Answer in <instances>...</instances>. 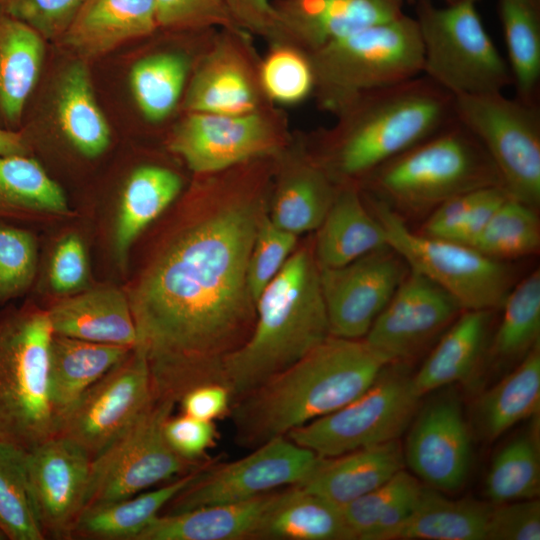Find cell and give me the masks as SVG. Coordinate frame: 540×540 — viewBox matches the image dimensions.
Instances as JSON below:
<instances>
[{
  "mask_svg": "<svg viewBox=\"0 0 540 540\" xmlns=\"http://www.w3.org/2000/svg\"><path fill=\"white\" fill-rule=\"evenodd\" d=\"M236 167L223 171V178L215 173L203 207L129 298L135 347L146 358L157 398L179 403L190 389L219 383L224 360L253 329L247 268L268 211L269 181L263 171L237 173Z\"/></svg>",
  "mask_w": 540,
  "mask_h": 540,
  "instance_id": "1",
  "label": "cell"
},
{
  "mask_svg": "<svg viewBox=\"0 0 540 540\" xmlns=\"http://www.w3.org/2000/svg\"><path fill=\"white\" fill-rule=\"evenodd\" d=\"M386 364L364 339L330 335L231 403L237 443L257 448L340 409L366 391Z\"/></svg>",
  "mask_w": 540,
  "mask_h": 540,
  "instance_id": "2",
  "label": "cell"
},
{
  "mask_svg": "<svg viewBox=\"0 0 540 540\" xmlns=\"http://www.w3.org/2000/svg\"><path fill=\"white\" fill-rule=\"evenodd\" d=\"M337 116L315 156L338 184H359L456 121L454 96L423 74L367 93Z\"/></svg>",
  "mask_w": 540,
  "mask_h": 540,
  "instance_id": "3",
  "label": "cell"
},
{
  "mask_svg": "<svg viewBox=\"0 0 540 540\" xmlns=\"http://www.w3.org/2000/svg\"><path fill=\"white\" fill-rule=\"evenodd\" d=\"M246 341L223 362L231 403L288 368L330 336L313 246L296 248L255 303Z\"/></svg>",
  "mask_w": 540,
  "mask_h": 540,
  "instance_id": "4",
  "label": "cell"
},
{
  "mask_svg": "<svg viewBox=\"0 0 540 540\" xmlns=\"http://www.w3.org/2000/svg\"><path fill=\"white\" fill-rule=\"evenodd\" d=\"M396 212L432 211L457 195L501 185L495 166L457 119L389 160L359 184Z\"/></svg>",
  "mask_w": 540,
  "mask_h": 540,
  "instance_id": "5",
  "label": "cell"
},
{
  "mask_svg": "<svg viewBox=\"0 0 540 540\" xmlns=\"http://www.w3.org/2000/svg\"><path fill=\"white\" fill-rule=\"evenodd\" d=\"M314 91L336 115L361 96L423 72V46L414 17L402 14L307 53Z\"/></svg>",
  "mask_w": 540,
  "mask_h": 540,
  "instance_id": "6",
  "label": "cell"
},
{
  "mask_svg": "<svg viewBox=\"0 0 540 540\" xmlns=\"http://www.w3.org/2000/svg\"><path fill=\"white\" fill-rule=\"evenodd\" d=\"M53 334L46 310L0 314V443L28 451L59 432L49 391Z\"/></svg>",
  "mask_w": 540,
  "mask_h": 540,
  "instance_id": "7",
  "label": "cell"
},
{
  "mask_svg": "<svg viewBox=\"0 0 540 540\" xmlns=\"http://www.w3.org/2000/svg\"><path fill=\"white\" fill-rule=\"evenodd\" d=\"M477 1L459 0L445 7L415 1L422 74L454 97L503 92L513 85L508 62L487 33Z\"/></svg>",
  "mask_w": 540,
  "mask_h": 540,
  "instance_id": "8",
  "label": "cell"
},
{
  "mask_svg": "<svg viewBox=\"0 0 540 540\" xmlns=\"http://www.w3.org/2000/svg\"><path fill=\"white\" fill-rule=\"evenodd\" d=\"M369 208L381 223L387 245L413 269L450 294L462 310L501 307L514 285L512 268L474 247L411 230L400 213L366 193Z\"/></svg>",
  "mask_w": 540,
  "mask_h": 540,
  "instance_id": "9",
  "label": "cell"
},
{
  "mask_svg": "<svg viewBox=\"0 0 540 540\" xmlns=\"http://www.w3.org/2000/svg\"><path fill=\"white\" fill-rule=\"evenodd\" d=\"M420 398L407 362L388 363L354 400L285 436L321 457L382 444L399 439L408 429Z\"/></svg>",
  "mask_w": 540,
  "mask_h": 540,
  "instance_id": "10",
  "label": "cell"
},
{
  "mask_svg": "<svg viewBox=\"0 0 540 540\" xmlns=\"http://www.w3.org/2000/svg\"><path fill=\"white\" fill-rule=\"evenodd\" d=\"M456 119L479 141L514 199L540 204V105L503 92L454 97Z\"/></svg>",
  "mask_w": 540,
  "mask_h": 540,
  "instance_id": "11",
  "label": "cell"
},
{
  "mask_svg": "<svg viewBox=\"0 0 540 540\" xmlns=\"http://www.w3.org/2000/svg\"><path fill=\"white\" fill-rule=\"evenodd\" d=\"M177 403L153 397L138 417L91 460L83 508L137 495L197 467L168 444L164 425Z\"/></svg>",
  "mask_w": 540,
  "mask_h": 540,
  "instance_id": "12",
  "label": "cell"
},
{
  "mask_svg": "<svg viewBox=\"0 0 540 540\" xmlns=\"http://www.w3.org/2000/svg\"><path fill=\"white\" fill-rule=\"evenodd\" d=\"M318 457L286 436L274 438L239 460L214 467L202 465L166 505L164 514L241 502L279 487L296 485L312 470Z\"/></svg>",
  "mask_w": 540,
  "mask_h": 540,
  "instance_id": "13",
  "label": "cell"
},
{
  "mask_svg": "<svg viewBox=\"0 0 540 540\" xmlns=\"http://www.w3.org/2000/svg\"><path fill=\"white\" fill-rule=\"evenodd\" d=\"M284 136L278 118L263 108L239 115L189 112L169 145L192 171L208 175L278 155Z\"/></svg>",
  "mask_w": 540,
  "mask_h": 540,
  "instance_id": "14",
  "label": "cell"
},
{
  "mask_svg": "<svg viewBox=\"0 0 540 540\" xmlns=\"http://www.w3.org/2000/svg\"><path fill=\"white\" fill-rule=\"evenodd\" d=\"M153 397L146 358L134 347L80 396L61 419L58 434L78 443L93 459L138 417Z\"/></svg>",
  "mask_w": 540,
  "mask_h": 540,
  "instance_id": "15",
  "label": "cell"
},
{
  "mask_svg": "<svg viewBox=\"0 0 540 540\" xmlns=\"http://www.w3.org/2000/svg\"><path fill=\"white\" fill-rule=\"evenodd\" d=\"M407 271L388 245L340 267H319L330 335L363 339Z\"/></svg>",
  "mask_w": 540,
  "mask_h": 540,
  "instance_id": "16",
  "label": "cell"
},
{
  "mask_svg": "<svg viewBox=\"0 0 540 540\" xmlns=\"http://www.w3.org/2000/svg\"><path fill=\"white\" fill-rule=\"evenodd\" d=\"M462 311L444 289L408 268L363 339L388 363L408 362L442 334Z\"/></svg>",
  "mask_w": 540,
  "mask_h": 540,
  "instance_id": "17",
  "label": "cell"
},
{
  "mask_svg": "<svg viewBox=\"0 0 540 540\" xmlns=\"http://www.w3.org/2000/svg\"><path fill=\"white\" fill-rule=\"evenodd\" d=\"M441 389L417 410L403 454L405 464L428 486L456 492L469 474L471 436L458 394Z\"/></svg>",
  "mask_w": 540,
  "mask_h": 540,
  "instance_id": "18",
  "label": "cell"
},
{
  "mask_svg": "<svg viewBox=\"0 0 540 540\" xmlns=\"http://www.w3.org/2000/svg\"><path fill=\"white\" fill-rule=\"evenodd\" d=\"M91 460L82 446L60 434L27 451L30 488L45 537L71 539Z\"/></svg>",
  "mask_w": 540,
  "mask_h": 540,
  "instance_id": "19",
  "label": "cell"
},
{
  "mask_svg": "<svg viewBox=\"0 0 540 540\" xmlns=\"http://www.w3.org/2000/svg\"><path fill=\"white\" fill-rule=\"evenodd\" d=\"M404 0H279L273 2L277 43L310 53L366 27L394 19Z\"/></svg>",
  "mask_w": 540,
  "mask_h": 540,
  "instance_id": "20",
  "label": "cell"
},
{
  "mask_svg": "<svg viewBox=\"0 0 540 540\" xmlns=\"http://www.w3.org/2000/svg\"><path fill=\"white\" fill-rule=\"evenodd\" d=\"M242 31L225 29L224 37L201 61L185 96L188 112L239 115L262 109L258 75L233 44Z\"/></svg>",
  "mask_w": 540,
  "mask_h": 540,
  "instance_id": "21",
  "label": "cell"
},
{
  "mask_svg": "<svg viewBox=\"0 0 540 540\" xmlns=\"http://www.w3.org/2000/svg\"><path fill=\"white\" fill-rule=\"evenodd\" d=\"M273 185L268 216L294 235L317 230L337 193L339 184L315 155H284Z\"/></svg>",
  "mask_w": 540,
  "mask_h": 540,
  "instance_id": "22",
  "label": "cell"
},
{
  "mask_svg": "<svg viewBox=\"0 0 540 540\" xmlns=\"http://www.w3.org/2000/svg\"><path fill=\"white\" fill-rule=\"evenodd\" d=\"M399 439L334 456H319L308 475L295 486L338 507L374 490L404 469Z\"/></svg>",
  "mask_w": 540,
  "mask_h": 540,
  "instance_id": "23",
  "label": "cell"
},
{
  "mask_svg": "<svg viewBox=\"0 0 540 540\" xmlns=\"http://www.w3.org/2000/svg\"><path fill=\"white\" fill-rule=\"evenodd\" d=\"M384 246H387L384 229L369 210L359 185L339 184L317 228L313 251L318 266L340 267Z\"/></svg>",
  "mask_w": 540,
  "mask_h": 540,
  "instance_id": "24",
  "label": "cell"
},
{
  "mask_svg": "<svg viewBox=\"0 0 540 540\" xmlns=\"http://www.w3.org/2000/svg\"><path fill=\"white\" fill-rule=\"evenodd\" d=\"M157 29L154 0H85L60 39L77 54L95 57Z\"/></svg>",
  "mask_w": 540,
  "mask_h": 540,
  "instance_id": "25",
  "label": "cell"
},
{
  "mask_svg": "<svg viewBox=\"0 0 540 540\" xmlns=\"http://www.w3.org/2000/svg\"><path fill=\"white\" fill-rule=\"evenodd\" d=\"M54 334L134 348L137 330L129 298L114 287L93 289L46 310Z\"/></svg>",
  "mask_w": 540,
  "mask_h": 540,
  "instance_id": "26",
  "label": "cell"
},
{
  "mask_svg": "<svg viewBox=\"0 0 540 540\" xmlns=\"http://www.w3.org/2000/svg\"><path fill=\"white\" fill-rule=\"evenodd\" d=\"M276 491L249 500L158 515L136 540L254 539Z\"/></svg>",
  "mask_w": 540,
  "mask_h": 540,
  "instance_id": "27",
  "label": "cell"
},
{
  "mask_svg": "<svg viewBox=\"0 0 540 540\" xmlns=\"http://www.w3.org/2000/svg\"><path fill=\"white\" fill-rule=\"evenodd\" d=\"M44 38L0 10V129L15 131L42 69Z\"/></svg>",
  "mask_w": 540,
  "mask_h": 540,
  "instance_id": "28",
  "label": "cell"
},
{
  "mask_svg": "<svg viewBox=\"0 0 540 540\" xmlns=\"http://www.w3.org/2000/svg\"><path fill=\"white\" fill-rule=\"evenodd\" d=\"M254 539L355 540L340 507L298 486L276 491Z\"/></svg>",
  "mask_w": 540,
  "mask_h": 540,
  "instance_id": "29",
  "label": "cell"
},
{
  "mask_svg": "<svg viewBox=\"0 0 540 540\" xmlns=\"http://www.w3.org/2000/svg\"><path fill=\"white\" fill-rule=\"evenodd\" d=\"M132 349L53 334L49 349V391L60 422L80 396Z\"/></svg>",
  "mask_w": 540,
  "mask_h": 540,
  "instance_id": "30",
  "label": "cell"
},
{
  "mask_svg": "<svg viewBox=\"0 0 540 540\" xmlns=\"http://www.w3.org/2000/svg\"><path fill=\"white\" fill-rule=\"evenodd\" d=\"M490 320L487 310H463L458 315L413 375L421 397L472 377L486 346Z\"/></svg>",
  "mask_w": 540,
  "mask_h": 540,
  "instance_id": "31",
  "label": "cell"
},
{
  "mask_svg": "<svg viewBox=\"0 0 540 540\" xmlns=\"http://www.w3.org/2000/svg\"><path fill=\"white\" fill-rule=\"evenodd\" d=\"M540 343L497 384L485 391L473 407V425L492 442L517 423L539 415Z\"/></svg>",
  "mask_w": 540,
  "mask_h": 540,
  "instance_id": "32",
  "label": "cell"
},
{
  "mask_svg": "<svg viewBox=\"0 0 540 540\" xmlns=\"http://www.w3.org/2000/svg\"><path fill=\"white\" fill-rule=\"evenodd\" d=\"M201 466L159 488L84 508L73 526L71 538L136 540L160 515V511L187 486Z\"/></svg>",
  "mask_w": 540,
  "mask_h": 540,
  "instance_id": "33",
  "label": "cell"
},
{
  "mask_svg": "<svg viewBox=\"0 0 540 540\" xmlns=\"http://www.w3.org/2000/svg\"><path fill=\"white\" fill-rule=\"evenodd\" d=\"M493 504L452 500L423 485L416 505L391 540H486Z\"/></svg>",
  "mask_w": 540,
  "mask_h": 540,
  "instance_id": "34",
  "label": "cell"
},
{
  "mask_svg": "<svg viewBox=\"0 0 540 540\" xmlns=\"http://www.w3.org/2000/svg\"><path fill=\"white\" fill-rule=\"evenodd\" d=\"M181 187V178L167 168L145 165L133 171L121 197L114 236L121 262L134 240L174 201Z\"/></svg>",
  "mask_w": 540,
  "mask_h": 540,
  "instance_id": "35",
  "label": "cell"
},
{
  "mask_svg": "<svg viewBox=\"0 0 540 540\" xmlns=\"http://www.w3.org/2000/svg\"><path fill=\"white\" fill-rule=\"evenodd\" d=\"M423 484L404 469L374 490L341 507L360 540H391L412 513Z\"/></svg>",
  "mask_w": 540,
  "mask_h": 540,
  "instance_id": "36",
  "label": "cell"
},
{
  "mask_svg": "<svg viewBox=\"0 0 540 540\" xmlns=\"http://www.w3.org/2000/svg\"><path fill=\"white\" fill-rule=\"evenodd\" d=\"M516 97L539 103L540 0H498Z\"/></svg>",
  "mask_w": 540,
  "mask_h": 540,
  "instance_id": "37",
  "label": "cell"
},
{
  "mask_svg": "<svg viewBox=\"0 0 540 540\" xmlns=\"http://www.w3.org/2000/svg\"><path fill=\"white\" fill-rule=\"evenodd\" d=\"M43 212H68L61 187L28 155H0V220Z\"/></svg>",
  "mask_w": 540,
  "mask_h": 540,
  "instance_id": "38",
  "label": "cell"
},
{
  "mask_svg": "<svg viewBox=\"0 0 540 540\" xmlns=\"http://www.w3.org/2000/svg\"><path fill=\"white\" fill-rule=\"evenodd\" d=\"M57 113L61 129L83 155H101L110 144V128L97 104L89 72L75 63L65 72L58 93Z\"/></svg>",
  "mask_w": 540,
  "mask_h": 540,
  "instance_id": "39",
  "label": "cell"
},
{
  "mask_svg": "<svg viewBox=\"0 0 540 540\" xmlns=\"http://www.w3.org/2000/svg\"><path fill=\"white\" fill-rule=\"evenodd\" d=\"M539 415L530 426L498 450L489 466L484 490L493 504L537 498L540 492Z\"/></svg>",
  "mask_w": 540,
  "mask_h": 540,
  "instance_id": "40",
  "label": "cell"
},
{
  "mask_svg": "<svg viewBox=\"0 0 540 540\" xmlns=\"http://www.w3.org/2000/svg\"><path fill=\"white\" fill-rule=\"evenodd\" d=\"M501 307L503 315L490 345L495 361H520L540 343V272L514 284Z\"/></svg>",
  "mask_w": 540,
  "mask_h": 540,
  "instance_id": "41",
  "label": "cell"
},
{
  "mask_svg": "<svg viewBox=\"0 0 540 540\" xmlns=\"http://www.w3.org/2000/svg\"><path fill=\"white\" fill-rule=\"evenodd\" d=\"M188 71V59L174 52L149 55L132 66V94L147 120L159 122L171 114L182 95Z\"/></svg>",
  "mask_w": 540,
  "mask_h": 540,
  "instance_id": "42",
  "label": "cell"
},
{
  "mask_svg": "<svg viewBox=\"0 0 540 540\" xmlns=\"http://www.w3.org/2000/svg\"><path fill=\"white\" fill-rule=\"evenodd\" d=\"M27 450L0 443V531L7 540H43L30 488Z\"/></svg>",
  "mask_w": 540,
  "mask_h": 540,
  "instance_id": "43",
  "label": "cell"
},
{
  "mask_svg": "<svg viewBox=\"0 0 540 540\" xmlns=\"http://www.w3.org/2000/svg\"><path fill=\"white\" fill-rule=\"evenodd\" d=\"M470 246L502 261L535 254L540 248L536 208L508 196Z\"/></svg>",
  "mask_w": 540,
  "mask_h": 540,
  "instance_id": "44",
  "label": "cell"
},
{
  "mask_svg": "<svg viewBox=\"0 0 540 540\" xmlns=\"http://www.w3.org/2000/svg\"><path fill=\"white\" fill-rule=\"evenodd\" d=\"M258 79L263 94L279 104H295L314 91V74L309 56L301 49L281 44L262 61Z\"/></svg>",
  "mask_w": 540,
  "mask_h": 540,
  "instance_id": "45",
  "label": "cell"
},
{
  "mask_svg": "<svg viewBox=\"0 0 540 540\" xmlns=\"http://www.w3.org/2000/svg\"><path fill=\"white\" fill-rule=\"evenodd\" d=\"M297 242V235L275 225L268 211L264 214L257 228L247 268L248 288L255 303L295 251Z\"/></svg>",
  "mask_w": 540,
  "mask_h": 540,
  "instance_id": "46",
  "label": "cell"
},
{
  "mask_svg": "<svg viewBox=\"0 0 540 540\" xmlns=\"http://www.w3.org/2000/svg\"><path fill=\"white\" fill-rule=\"evenodd\" d=\"M36 264L33 235L0 220V303L18 297L30 287Z\"/></svg>",
  "mask_w": 540,
  "mask_h": 540,
  "instance_id": "47",
  "label": "cell"
},
{
  "mask_svg": "<svg viewBox=\"0 0 540 540\" xmlns=\"http://www.w3.org/2000/svg\"><path fill=\"white\" fill-rule=\"evenodd\" d=\"M154 3L159 29H240L231 16L227 0H154Z\"/></svg>",
  "mask_w": 540,
  "mask_h": 540,
  "instance_id": "48",
  "label": "cell"
},
{
  "mask_svg": "<svg viewBox=\"0 0 540 540\" xmlns=\"http://www.w3.org/2000/svg\"><path fill=\"white\" fill-rule=\"evenodd\" d=\"M85 0H0V10L36 30L60 39Z\"/></svg>",
  "mask_w": 540,
  "mask_h": 540,
  "instance_id": "49",
  "label": "cell"
},
{
  "mask_svg": "<svg viewBox=\"0 0 540 540\" xmlns=\"http://www.w3.org/2000/svg\"><path fill=\"white\" fill-rule=\"evenodd\" d=\"M540 502L538 499L493 504L486 540H539Z\"/></svg>",
  "mask_w": 540,
  "mask_h": 540,
  "instance_id": "50",
  "label": "cell"
},
{
  "mask_svg": "<svg viewBox=\"0 0 540 540\" xmlns=\"http://www.w3.org/2000/svg\"><path fill=\"white\" fill-rule=\"evenodd\" d=\"M164 435L170 447L182 458L199 462L215 444L217 431L214 422L197 419L182 413L171 415L164 425Z\"/></svg>",
  "mask_w": 540,
  "mask_h": 540,
  "instance_id": "51",
  "label": "cell"
},
{
  "mask_svg": "<svg viewBox=\"0 0 540 540\" xmlns=\"http://www.w3.org/2000/svg\"><path fill=\"white\" fill-rule=\"evenodd\" d=\"M88 264L84 245L76 235H69L57 245L50 266L52 288L59 293L79 290L87 281Z\"/></svg>",
  "mask_w": 540,
  "mask_h": 540,
  "instance_id": "52",
  "label": "cell"
},
{
  "mask_svg": "<svg viewBox=\"0 0 540 540\" xmlns=\"http://www.w3.org/2000/svg\"><path fill=\"white\" fill-rule=\"evenodd\" d=\"M182 413L197 419L214 422L229 413L231 394L226 386L208 383L186 392L179 401Z\"/></svg>",
  "mask_w": 540,
  "mask_h": 540,
  "instance_id": "53",
  "label": "cell"
},
{
  "mask_svg": "<svg viewBox=\"0 0 540 540\" xmlns=\"http://www.w3.org/2000/svg\"><path fill=\"white\" fill-rule=\"evenodd\" d=\"M227 4L238 28L272 39L275 29L272 0H227Z\"/></svg>",
  "mask_w": 540,
  "mask_h": 540,
  "instance_id": "54",
  "label": "cell"
},
{
  "mask_svg": "<svg viewBox=\"0 0 540 540\" xmlns=\"http://www.w3.org/2000/svg\"><path fill=\"white\" fill-rule=\"evenodd\" d=\"M0 155H28L23 134L0 129Z\"/></svg>",
  "mask_w": 540,
  "mask_h": 540,
  "instance_id": "55",
  "label": "cell"
},
{
  "mask_svg": "<svg viewBox=\"0 0 540 540\" xmlns=\"http://www.w3.org/2000/svg\"><path fill=\"white\" fill-rule=\"evenodd\" d=\"M410 2H415L416 0H409ZM446 4H452V3H455L459 0H443Z\"/></svg>",
  "mask_w": 540,
  "mask_h": 540,
  "instance_id": "56",
  "label": "cell"
},
{
  "mask_svg": "<svg viewBox=\"0 0 540 540\" xmlns=\"http://www.w3.org/2000/svg\"><path fill=\"white\" fill-rule=\"evenodd\" d=\"M0 540H7L5 535L0 531Z\"/></svg>",
  "mask_w": 540,
  "mask_h": 540,
  "instance_id": "57",
  "label": "cell"
}]
</instances>
